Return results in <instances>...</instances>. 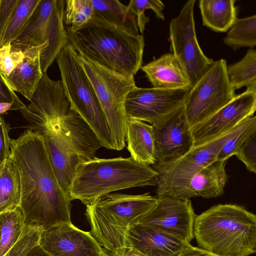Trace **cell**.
<instances>
[{
    "label": "cell",
    "instance_id": "cell-13",
    "mask_svg": "<svg viewBox=\"0 0 256 256\" xmlns=\"http://www.w3.org/2000/svg\"><path fill=\"white\" fill-rule=\"evenodd\" d=\"M190 89L135 87L125 104L127 118L154 124L183 106Z\"/></svg>",
    "mask_w": 256,
    "mask_h": 256
},
{
    "label": "cell",
    "instance_id": "cell-22",
    "mask_svg": "<svg viewBox=\"0 0 256 256\" xmlns=\"http://www.w3.org/2000/svg\"><path fill=\"white\" fill-rule=\"evenodd\" d=\"M65 2V0H58L48 22L45 40L48 46L40 54L43 74L46 73L60 50L68 44L67 32L64 22Z\"/></svg>",
    "mask_w": 256,
    "mask_h": 256
},
{
    "label": "cell",
    "instance_id": "cell-28",
    "mask_svg": "<svg viewBox=\"0 0 256 256\" xmlns=\"http://www.w3.org/2000/svg\"><path fill=\"white\" fill-rule=\"evenodd\" d=\"M24 226L19 208L0 214V256L5 255L16 244Z\"/></svg>",
    "mask_w": 256,
    "mask_h": 256
},
{
    "label": "cell",
    "instance_id": "cell-23",
    "mask_svg": "<svg viewBox=\"0 0 256 256\" xmlns=\"http://www.w3.org/2000/svg\"><path fill=\"white\" fill-rule=\"evenodd\" d=\"M57 0H41L26 28L10 43L12 49L22 50L46 42V27Z\"/></svg>",
    "mask_w": 256,
    "mask_h": 256
},
{
    "label": "cell",
    "instance_id": "cell-8",
    "mask_svg": "<svg viewBox=\"0 0 256 256\" xmlns=\"http://www.w3.org/2000/svg\"><path fill=\"white\" fill-rule=\"evenodd\" d=\"M77 54L106 117L115 150H122L126 146L128 120L125 110L126 100L129 92L136 87L134 80L108 70L80 54Z\"/></svg>",
    "mask_w": 256,
    "mask_h": 256
},
{
    "label": "cell",
    "instance_id": "cell-20",
    "mask_svg": "<svg viewBox=\"0 0 256 256\" xmlns=\"http://www.w3.org/2000/svg\"><path fill=\"white\" fill-rule=\"evenodd\" d=\"M152 87L188 88L192 86L179 62L171 53H166L142 66L141 68Z\"/></svg>",
    "mask_w": 256,
    "mask_h": 256
},
{
    "label": "cell",
    "instance_id": "cell-43",
    "mask_svg": "<svg viewBox=\"0 0 256 256\" xmlns=\"http://www.w3.org/2000/svg\"><path fill=\"white\" fill-rule=\"evenodd\" d=\"M20 108L18 106L8 102L0 103V114H4L10 110H20Z\"/></svg>",
    "mask_w": 256,
    "mask_h": 256
},
{
    "label": "cell",
    "instance_id": "cell-32",
    "mask_svg": "<svg viewBox=\"0 0 256 256\" xmlns=\"http://www.w3.org/2000/svg\"><path fill=\"white\" fill-rule=\"evenodd\" d=\"M91 0H66L64 22L66 28L74 29L87 23L92 17Z\"/></svg>",
    "mask_w": 256,
    "mask_h": 256
},
{
    "label": "cell",
    "instance_id": "cell-18",
    "mask_svg": "<svg viewBox=\"0 0 256 256\" xmlns=\"http://www.w3.org/2000/svg\"><path fill=\"white\" fill-rule=\"evenodd\" d=\"M234 128L216 138L194 147L178 160L154 169L159 174L168 176L189 175L204 169L216 161L218 153Z\"/></svg>",
    "mask_w": 256,
    "mask_h": 256
},
{
    "label": "cell",
    "instance_id": "cell-15",
    "mask_svg": "<svg viewBox=\"0 0 256 256\" xmlns=\"http://www.w3.org/2000/svg\"><path fill=\"white\" fill-rule=\"evenodd\" d=\"M196 216L190 200L163 197L158 198L138 224L157 228L190 243L194 238Z\"/></svg>",
    "mask_w": 256,
    "mask_h": 256
},
{
    "label": "cell",
    "instance_id": "cell-33",
    "mask_svg": "<svg viewBox=\"0 0 256 256\" xmlns=\"http://www.w3.org/2000/svg\"><path fill=\"white\" fill-rule=\"evenodd\" d=\"M128 6L136 16L137 26L142 34L144 33L146 24L150 22V18L146 16L144 14L146 10H152L158 18L164 20L163 14L164 4L161 0H131Z\"/></svg>",
    "mask_w": 256,
    "mask_h": 256
},
{
    "label": "cell",
    "instance_id": "cell-7",
    "mask_svg": "<svg viewBox=\"0 0 256 256\" xmlns=\"http://www.w3.org/2000/svg\"><path fill=\"white\" fill-rule=\"evenodd\" d=\"M56 59L64 93L72 108L92 130L102 147L115 150L106 117L76 52L68 44Z\"/></svg>",
    "mask_w": 256,
    "mask_h": 256
},
{
    "label": "cell",
    "instance_id": "cell-10",
    "mask_svg": "<svg viewBox=\"0 0 256 256\" xmlns=\"http://www.w3.org/2000/svg\"><path fill=\"white\" fill-rule=\"evenodd\" d=\"M195 0L184 5L169 26L170 51L176 58L192 87L214 62L202 50L198 42L194 18Z\"/></svg>",
    "mask_w": 256,
    "mask_h": 256
},
{
    "label": "cell",
    "instance_id": "cell-41",
    "mask_svg": "<svg viewBox=\"0 0 256 256\" xmlns=\"http://www.w3.org/2000/svg\"><path fill=\"white\" fill-rule=\"evenodd\" d=\"M24 256H50L39 244L30 249Z\"/></svg>",
    "mask_w": 256,
    "mask_h": 256
},
{
    "label": "cell",
    "instance_id": "cell-44",
    "mask_svg": "<svg viewBox=\"0 0 256 256\" xmlns=\"http://www.w3.org/2000/svg\"><path fill=\"white\" fill-rule=\"evenodd\" d=\"M100 256H113L111 254H108L104 250V252L101 254Z\"/></svg>",
    "mask_w": 256,
    "mask_h": 256
},
{
    "label": "cell",
    "instance_id": "cell-35",
    "mask_svg": "<svg viewBox=\"0 0 256 256\" xmlns=\"http://www.w3.org/2000/svg\"><path fill=\"white\" fill-rule=\"evenodd\" d=\"M24 56L23 50L12 49L10 44L0 47V72L4 78L11 74Z\"/></svg>",
    "mask_w": 256,
    "mask_h": 256
},
{
    "label": "cell",
    "instance_id": "cell-16",
    "mask_svg": "<svg viewBox=\"0 0 256 256\" xmlns=\"http://www.w3.org/2000/svg\"><path fill=\"white\" fill-rule=\"evenodd\" d=\"M39 245L50 256H100L104 250L90 232L72 222L42 230Z\"/></svg>",
    "mask_w": 256,
    "mask_h": 256
},
{
    "label": "cell",
    "instance_id": "cell-2",
    "mask_svg": "<svg viewBox=\"0 0 256 256\" xmlns=\"http://www.w3.org/2000/svg\"><path fill=\"white\" fill-rule=\"evenodd\" d=\"M10 148L20 175L19 208L25 225L44 230L72 222V201L58 180L42 138L27 129L11 139Z\"/></svg>",
    "mask_w": 256,
    "mask_h": 256
},
{
    "label": "cell",
    "instance_id": "cell-9",
    "mask_svg": "<svg viewBox=\"0 0 256 256\" xmlns=\"http://www.w3.org/2000/svg\"><path fill=\"white\" fill-rule=\"evenodd\" d=\"M226 66L224 59L214 61L189 90L183 106L191 128L208 118L236 96Z\"/></svg>",
    "mask_w": 256,
    "mask_h": 256
},
{
    "label": "cell",
    "instance_id": "cell-12",
    "mask_svg": "<svg viewBox=\"0 0 256 256\" xmlns=\"http://www.w3.org/2000/svg\"><path fill=\"white\" fill-rule=\"evenodd\" d=\"M156 164L153 168L170 164L183 157L194 147L192 128L184 106L152 124Z\"/></svg>",
    "mask_w": 256,
    "mask_h": 256
},
{
    "label": "cell",
    "instance_id": "cell-37",
    "mask_svg": "<svg viewBox=\"0 0 256 256\" xmlns=\"http://www.w3.org/2000/svg\"><path fill=\"white\" fill-rule=\"evenodd\" d=\"M19 0H2L0 4V47Z\"/></svg>",
    "mask_w": 256,
    "mask_h": 256
},
{
    "label": "cell",
    "instance_id": "cell-1",
    "mask_svg": "<svg viewBox=\"0 0 256 256\" xmlns=\"http://www.w3.org/2000/svg\"><path fill=\"white\" fill-rule=\"evenodd\" d=\"M22 113L26 128L43 138L62 190L68 194L77 166L96 158L102 144L92 130L72 107L61 80L46 73Z\"/></svg>",
    "mask_w": 256,
    "mask_h": 256
},
{
    "label": "cell",
    "instance_id": "cell-38",
    "mask_svg": "<svg viewBox=\"0 0 256 256\" xmlns=\"http://www.w3.org/2000/svg\"><path fill=\"white\" fill-rule=\"evenodd\" d=\"M10 129V124L6 123L0 114V166L2 164L10 155L9 136Z\"/></svg>",
    "mask_w": 256,
    "mask_h": 256
},
{
    "label": "cell",
    "instance_id": "cell-3",
    "mask_svg": "<svg viewBox=\"0 0 256 256\" xmlns=\"http://www.w3.org/2000/svg\"><path fill=\"white\" fill-rule=\"evenodd\" d=\"M66 28L73 49L98 64L134 78L141 68L144 47L142 34H133L94 16L86 24Z\"/></svg>",
    "mask_w": 256,
    "mask_h": 256
},
{
    "label": "cell",
    "instance_id": "cell-24",
    "mask_svg": "<svg viewBox=\"0 0 256 256\" xmlns=\"http://www.w3.org/2000/svg\"><path fill=\"white\" fill-rule=\"evenodd\" d=\"M234 0H200L202 24L214 32H226L237 18Z\"/></svg>",
    "mask_w": 256,
    "mask_h": 256
},
{
    "label": "cell",
    "instance_id": "cell-17",
    "mask_svg": "<svg viewBox=\"0 0 256 256\" xmlns=\"http://www.w3.org/2000/svg\"><path fill=\"white\" fill-rule=\"evenodd\" d=\"M128 247L146 256H177L188 242L157 228L138 224L127 234Z\"/></svg>",
    "mask_w": 256,
    "mask_h": 256
},
{
    "label": "cell",
    "instance_id": "cell-42",
    "mask_svg": "<svg viewBox=\"0 0 256 256\" xmlns=\"http://www.w3.org/2000/svg\"><path fill=\"white\" fill-rule=\"evenodd\" d=\"M117 256H146L136 249L128 247L124 250Z\"/></svg>",
    "mask_w": 256,
    "mask_h": 256
},
{
    "label": "cell",
    "instance_id": "cell-39",
    "mask_svg": "<svg viewBox=\"0 0 256 256\" xmlns=\"http://www.w3.org/2000/svg\"><path fill=\"white\" fill-rule=\"evenodd\" d=\"M0 102L14 104L19 106L20 110L26 107V106L20 100L14 91L10 88L6 78L0 72Z\"/></svg>",
    "mask_w": 256,
    "mask_h": 256
},
{
    "label": "cell",
    "instance_id": "cell-25",
    "mask_svg": "<svg viewBox=\"0 0 256 256\" xmlns=\"http://www.w3.org/2000/svg\"><path fill=\"white\" fill-rule=\"evenodd\" d=\"M92 16L128 32L139 34L135 15L118 0H91Z\"/></svg>",
    "mask_w": 256,
    "mask_h": 256
},
{
    "label": "cell",
    "instance_id": "cell-6",
    "mask_svg": "<svg viewBox=\"0 0 256 256\" xmlns=\"http://www.w3.org/2000/svg\"><path fill=\"white\" fill-rule=\"evenodd\" d=\"M157 200L150 193L102 196L86 206L90 232L102 246L117 256L128 247V232L148 214Z\"/></svg>",
    "mask_w": 256,
    "mask_h": 256
},
{
    "label": "cell",
    "instance_id": "cell-11",
    "mask_svg": "<svg viewBox=\"0 0 256 256\" xmlns=\"http://www.w3.org/2000/svg\"><path fill=\"white\" fill-rule=\"evenodd\" d=\"M226 160L216 161L204 169L189 175L168 176L158 174L156 198L190 200L214 198L224 194L228 180Z\"/></svg>",
    "mask_w": 256,
    "mask_h": 256
},
{
    "label": "cell",
    "instance_id": "cell-30",
    "mask_svg": "<svg viewBox=\"0 0 256 256\" xmlns=\"http://www.w3.org/2000/svg\"><path fill=\"white\" fill-rule=\"evenodd\" d=\"M40 2L41 0H18L4 35L1 46L10 44L21 34Z\"/></svg>",
    "mask_w": 256,
    "mask_h": 256
},
{
    "label": "cell",
    "instance_id": "cell-14",
    "mask_svg": "<svg viewBox=\"0 0 256 256\" xmlns=\"http://www.w3.org/2000/svg\"><path fill=\"white\" fill-rule=\"evenodd\" d=\"M256 110V88H248L212 116L192 128L194 147L232 130Z\"/></svg>",
    "mask_w": 256,
    "mask_h": 256
},
{
    "label": "cell",
    "instance_id": "cell-36",
    "mask_svg": "<svg viewBox=\"0 0 256 256\" xmlns=\"http://www.w3.org/2000/svg\"><path fill=\"white\" fill-rule=\"evenodd\" d=\"M235 155L248 170L256 173V132L243 143Z\"/></svg>",
    "mask_w": 256,
    "mask_h": 256
},
{
    "label": "cell",
    "instance_id": "cell-5",
    "mask_svg": "<svg viewBox=\"0 0 256 256\" xmlns=\"http://www.w3.org/2000/svg\"><path fill=\"white\" fill-rule=\"evenodd\" d=\"M158 172L132 157L99 158L80 164L72 177L68 195L87 206L110 192L132 188L156 186Z\"/></svg>",
    "mask_w": 256,
    "mask_h": 256
},
{
    "label": "cell",
    "instance_id": "cell-27",
    "mask_svg": "<svg viewBox=\"0 0 256 256\" xmlns=\"http://www.w3.org/2000/svg\"><path fill=\"white\" fill-rule=\"evenodd\" d=\"M228 76L235 90L256 88V50L250 48L240 61L226 66Z\"/></svg>",
    "mask_w": 256,
    "mask_h": 256
},
{
    "label": "cell",
    "instance_id": "cell-31",
    "mask_svg": "<svg viewBox=\"0 0 256 256\" xmlns=\"http://www.w3.org/2000/svg\"><path fill=\"white\" fill-rule=\"evenodd\" d=\"M255 132L256 116H253L246 118L234 128L218 153L216 161L226 160L235 155L243 143Z\"/></svg>",
    "mask_w": 256,
    "mask_h": 256
},
{
    "label": "cell",
    "instance_id": "cell-26",
    "mask_svg": "<svg viewBox=\"0 0 256 256\" xmlns=\"http://www.w3.org/2000/svg\"><path fill=\"white\" fill-rule=\"evenodd\" d=\"M20 198V175L10 155L0 166V214L19 208Z\"/></svg>",
    "mask_w": 256,
    "mask_h": 256
},
{
    "label": "cell",
    "instance_id": "cell-21",
    "mask_svg": "<svg viewBox=\"0 0 256 256\" xmlns=\"http://www.w3.org/2000/svg\"><path fill=\"white\" fill-rule=\"evenodd\" d=\"M127 149L137 162L146 165L156 164L154 140L152 125L128 118L126 124Z\"/></svg>",
    "mask_w": 256,
    "mask_h": 256
},
{
    "label": "cell",
    "instance_id": "cell-19",
    "mask_svg": "<svg viewBox=\"0 0 256 256\" xmlns=\"http://www.w3.org/2000/svg\"><path fill=\"white\" fill-rule=\"evenodd\" d=\"M48 46L47 42L22 50L24 56L11 74L6 77L10 88L30 101L43 72L40 64L42 52Z\"/></svg>",
    "mask_w": 256,
    "mask_h": 256
},
{
    "label": "cell",
    "instance_id": "cell-45",
    "mask_svg": "<svg viewBox=\"0 0 256 256\" xmlns=\"http://www.w3.org/2000/svg\"><path fill=\"white\" fill-rule=\"evenodd\" d=\"M1 1H2V0H0V4Z\"/></svg>",
    "mask_w": 256,
    "mask_h": 256
},
{
    "label": "cell",
    "instance_id": "cell-29",
    "mask_svg": "<svg viewBox=\"0 0 256 256\" xmlns=\"http://www.w3.org/2000/svg\"><path fill=\"white\" fill-rule=\"evenodd\" d=\"M224 43L234 50L256 46V15L237 18L224 38Z\"/></svg>",
    "mask_w": 256,
    "mask_h": 256
},
{
    "label": "cell",
    "instance_id": "cell-40",
    "mask_svg": "<svg viewBox=\"0 0 256 256\" xmlns=\"http://www.w3.org/2000/svg\"><path fill=\"white\" fill-rule=\"evenodd\" d=\"M177 256H217L199 247L188 243Z\"/></svg>",
    "mask_w": 256,
    "mask_h": 256
},
{
    "label": "cell",
    "instance_id": "cell-34",
    "mask_svg": "<svg viewBox=\"0 0 256 256\" xmlns=\"http://www.w3.org/2000/svg\"><path fill=\"white\" fill-rule=\"evenodd\" d=\"M42 230L36 226L25 225L18 242L4 256H24L30 249L39 244Z\"/></svg>",
    "mask_w": 256,
    "mask_h": 256
},
{
    "label": "cell",
    "instance_id": "cell-4",
    "mask_svg": "<svg viewBox=\"0 0 256 256\" xmlns=\"http://www.w3.org/2000/svg\"><path fill=\"white\" fill-rule=\"evenodd\" d=\"M198 247L217 256H250L256 252V216L234 204H218L195 216Z\"/></svg>",
    "mask_w": 256,
    "mask_h": 256
}]
</instances>
